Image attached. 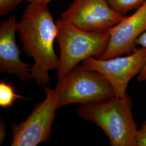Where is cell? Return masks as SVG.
<instances>
[{
	"mask_svg": "<svg viewBox=\"0 0 146 146\" xmlns=\"http://www.w3.org/2000/svg\"><path fill=\"white\" fill-rule=\"evenodd\" d=\"M17 31L25 54L34 60L32 78L44 87L49 82V72L57 69L59 63L54 48L58 31L56 23L48 4L29 2L17 22Z\"/></svg>",
	"mask_w": 146,
	"mask_h": 146,
	"instance_id": "1",
	"label": "cell"
},
{
	"mask_svg": "<svg viewBox=\"0 0 146 146\" xmlns=\"http://www.w3.org/2000/svg\"><path fill=\"white\" fill-rule=\"evenodd\" d=\"M132 100L128 94L114 96L95 103L81 105L77 114L92 121L104 131L111 146H137V125L132 113Z\"/></svg>",
	"mask_w": 146,
	"mask_h": 146,
	"instance_id": "2",
	"label": "cell"
},
{
	"mask_svg": "<svg viewBox=\"0 0 146 146\" xmlns=\"http://www.w3.org/2000/svg\"><path fill=\"white\" fill-rule=\"evenodd\" d=\"M56 39L60 48L57 69L58 79L64 78L78 63L87 58H99L106 50L110 29L102 32L84 31L59 18Z\"/></svg>",
	"mask_w": 146,
	"mask_h": 146,
	"instance_id": "3",
	"label": "cell"
},
{
	"mask_svg": "<svg viewBox=\"0 0 146 146\" xmlns=\"http://www.w3.org/2000/svg\"><path fill=\"white\" fill-rule=\"evenodd\" d=\"M55 90L58 109L72 104L95 103L115 96L111 85L101 74L78 65L58 79Z\"/></svg>",
	"mask_w": 146,
	"mask_h": 146,
	"instance_id": "4",
	"label": "cell"
},
{
	"mask_svg": "<svg viewBox=\"0 0 146 146\" xmlns=\"http://www.w3.org/2000/svg\"><path fill=\"white\" fill-rule=\"evenodd\" d=\"M46 97L35 105L26 120L19 124L13 123L11 146H35L46 142L52 137L51 127L57 108V96L55 90L44 87Z\"/></svg>",
	"mask_w": 146,
	"mask_h": 146,
	"instance_id": "5",
	"label": "cell"
},
{
	"mask_svg": "<svg viewBox=\"0 0 146 146\" xmlns=\"http://www.w3.org/2000/svg\"><path fill=\"white\" fill-rule=\"evenodd\" d=\"M146 64V48H136L127 56L101 60L90 56L84 59L82 68L101 74L111 85L115 95L119 98L125 95L127 86L131 79L140 73Z\"/></svg>",
	"mask_w": 146,
	"mask_h": 146,
	"instance_id": "6",
	"label": "cell"
},
{
	"mask_svg": "<svg viewBox=\"0 0 146 146\" xmlns=\"http://www.w3.org/2000/svg\"><path fill=\"white\" fill-rule=\"evenodd\" d=\"M125 16L112 9L106 0H73L60 18L84 31L102 32Z\"/></svg>",
	"mask_w": 146,
	"mask_h": 146,
	"instance_id": "7",
	"label": "cell"
},
{
	"mask_svg": "<svg viewBox=\"0 0 146 146\" xmlns=\"http://www.w3.org/2000/svg\"><path fill=\"white\" fill-rule=\"evenodd\" d=\"M146 31V1L135 13L110 29V36L104 52L98 58L107 60L130 54L135 48L136 40Z\"/></svg>",
	"mask_w": 146,
	"mask_h": 146,
	"instance_id": "8",
	"label": "cell"
},
{
	"mask_svg": "<svg viewBox=\"0 0 146 146\" xmlns=\"http://www.w3.org/2000/svg\"><path fill=\"white\" fill-rule=\"evenodd\" d=\"M17 22L15 16H11L0 26V72L15 75L23 81L32 78V65L22 62L20 50L16 42Z\"/></svg>",
	"mask_w": 146,
	"mask_h": 146,
	"instance_id": "9",
	"label": "cell"
},
{
	"mask_svg": "<svg viewBox=\"0 0 146 146\" xmlns=\"http://www.w3.org/2000/svg\"><path fill=\"white\" fill-rule=\"evenodd\" d=\"M17 99H27L25 97L16 94L15 90L10 83L5 81L0 82V106L2 108H7L12 106L13 102Z\"/></svg>",
	"mask_w": 146,
	"mask_h": 146,
	"instance_id": "10",
	"label": "cell"
},
{
	"mask_svg": "<svg viewBox=\"0 0 146 146\" xmlns=\"http://www.w3.org/2000/svg\"><path fill=\"white\" fill-rule=\"evenodd\" d=\"M112 9L125 15L133 10H136L142 5L146 0H106Z\"/></svg>",
	"mask_w": 146,
	"mask_h": 146,
	"instance_id": "11",
	"label": "cell"
},
{
	"mask_svg": "<svg viewBox=\"0 0 146 146\" xmlns=\"http://www.w3.org/2000/svg\"><path fill=\"white\" fill-rule=\"evenodd\" d=\"M25 0H0V16H3L13 11Z\"/></svg>",
	"mask_w": 146,
	"mask_h": 146,
	"instance_id": "12",
	"label": "cell"
},
{
	"mask_svg": "<svg viewBox=\"0 0 146 146\" xmlns=\"http://www.w3.org/2000/svg\"><path fill=\"white\" fill-rule=\"evenodd\" d=\"M136 46H140L141 47H145L146 48V31L141 34L139 37L135 41ZM137 80L139 82H143L146 81V64L144 68L138 74L137 76Z\"/></svg>",
	"mask_w": 146,
	"mask_h": 146,
	"instance_id": "13",
	"label": "cell"
},
{
	"mask_svg": "<svg viewBox=\"0 0 146 146\" xmlns=\"http://www.w3.org/2000/svg\"><path fill=\"white\" fill-rule=\"evenodd\" d=\"M137 146H146V133L138 130L135 136Z\"/></svg>",
	"mask_w": 146,
	"mask_h": 146,
	"instance_id": "14",
	"label": "cell"
},
{
	"mask_svg": "<svg viewBox=\"0 0 146 146\" xmlns=\"http://www.w3.org/2000/svg\"><path fill=\"white\" fill-rule=\"evenodd\" d=\"M7 135L6 127L5 121L2 119L0 120V145H1L5 140Z\"/></svg>",
	"mask_w": 146,
	"mask_h": 146,
	"instance_id": "15",
	"label": "cell"
},
{
	"mask_svg": "<svg viewBox=\"0 0 146 146\" xmlns=\"http://www.w3.org/2000/svg\"><path fill=\"white\" fill-rule=\"evenodd\" d=\"M28 2H40V3H46V4H49L52 0H25Z\"/></svg>",
	"mask_w": 146,
	"mask_h": 146,
	"instance_id": "16",
	"label": "cell"
},
{
	"mask_svg": "<svg viewBox=\"0 0 146 146\" xmlns=\"http://www.w3.org/2000/svg\"><path fill=\"white\" fill-rule=\"evenodd\" d=\"M139 130L141 131L146 133V121L145 122H144V123L142 124V125H141L140 129H139Z\"/></svg>",
	"mask_w": 146,
	"mask_h": 146,
	"instance_id": "17",
	"label": "cell"
}]
</instances>
